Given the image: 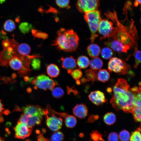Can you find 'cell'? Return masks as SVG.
I'll return each mask as SVG.
<instances>
[{"label": "cell", "instance_id": "1", "mask_svg": "<svg viewBox=\"0 0 141 141\" xmlns=\"http://www.w3.org/2000/svg\"><path fill=\"white\" fill-rule=\"evenodd\" d=\"M113 92L110 103L113 108L126 113H132L134 107L135 93L126 80L119 78L114 86Z\"/></svg>", "mask_w": 141, "mask_h": 141}, {"label": "cell", "instance_id": "2", "mask_svg": "<svg viewBox=\"0 0 141 141\" xmlns=\"http://www.w3.org/2000/svg\"><path fill=\"white\" fill-rule=\"evenodd\" d=\"M105 15L112 20L116 25L114 27L112 37L113 39L130 47H137L138 37L134 21H129L127 26L123 25L119 20L114 10L113 12H108Z\"/></svg>", "mask_w": 141, "mask_h": 141}, {"label": "cell", "instance_id": "3", "mask_svg": "<svg viewBox=\"0 0 141 141\" xmlns=\"http://www.w3.org/2000/svg\"><path fill=\"white\" fill-rule=\"evenodd\" d=\"M57 36L52 44L58 49L67 52L75 51L79 44V38L77 33L72 29L61 28L58 31Z\"/></svg>", "mask_w": 141, "mask_h": 141}, {"label": "cell", "instance_id": "4", "mask_svg": "<svg viewBox=\"0 0 141 141\" xmlns=\"http://www.w3.org/2000/svg\"><path fill=\"white\" fill-rule=\"evenodd\" d=\"M84 18L87 23L91 32L90 39L93 43L98 35V31L99 23L101 19L100 11L97 9L85 13Z\"/></svg>", "mask_w": 141, "mask_h": 141}, {"label": "cell", "instance_id": "5", "mask_svg": "<svg viewBox=\"0 0 141 141\" xmlns=\"http://www.w3.org/2000/svg\"><path fill=\"white\" fill-rule=\"evenodd\" d=\"M107 68L109 72H114L120 75L128 74L131 70L129 65L122 60L116 57L110 58Z\"/></svg>", "mask_w": 141, "mask_h": 141}, {"label": "cell", "instance_id": "6", "mask_svg": "<svg viewBox=\"0 0 141 141\" xmlns=\"http://www.w3.org/2000/svg\"><path fill=\"white\" fill-rule=\"evenodd\" d=\"M31 79L32 84L34 85L35 87L45 90H51L56 84L53 80L44 74L39 75L34 79Z\"/></svg>", "mask_w": 141, "mask_h": 141}, {"label": "cell", "instance_id": "7", "mask_svg": "<svg viewBox=\"0 0 141 141\" xmlns=\"http://www.w3.org/2000/svg\"><path fill=\"white\" fill-rule=\"evenodd\" d=\"M114 27L113 23L107 19L101 20L99 24L98 31L102 36L100 40L112 37Z\"/></svg>", "mask_w": 141, "mask_h": 141}, {"label": "cell", "instance_id": "8", "mask_svg": "<svg viewBox=\"0 0 141 141\" xmlns=\"http://www.w3.org/2000/svg\"><path fill=\"white\" fill-rule=\"evenodd\" d=\"M99 4V0H78L76 6L80 12L85 13L97 9Z\"/></svg>", "mask_w": 141, "mask_h": 141}, {"label": "cell", "instance_id": "9", "mask_svg": "<svg viewBox=\"0 0 141 141\" xmlns=\"http://www.w3.org/2000/svg\"><path fill=\"white\" fill-rule=\"evenodd\" d=\"M43 116L40 115H25L22 114L17 122L24 123L28 127L32 128L36 125L40 124Z\"/></svg>", "mask_w": 141, "mask_h": 141}, {"label": "cell", "instance_id": "10", "mask_svg": "<svg viewBox=\"0 0 141 141\" xmlns=\"http://www.w3.org/2000/svg\"><path fill=\"white\" fill-rule=\"evenodd\" d=\"M14 129L16 138L24 139L31 135L32 128L28 127L24 123L17 122V124L14 127Z\"/></svg>", "mask_w": 141, "mask_h": 141}, {"label": "cell", "instance_id": "11", "mask_svg": "<svg viewBox=\"0 0 141 141\" xmlns=\"http://www.w3.org/2000/svg\"><path fill=\"white\" fill-rule=\"evenodd\" d=\"M20 111H23V114L25 115H40L43 116L48 114V113L47 109L43 108L38 105H27L20 108Z\"/></svg>", "mask_w": 141, "mask_h": 141}, {"label": "cell", "instance_id": "12", "mask_svg": "<svg viewBox=\"0 0 141 141\" xmlns=\"http://www.w3.org/2000/svg\"><path fill=\"white\" fill-rule=\"evenodd\" d=\"M46 116V123L50 129L55 131L61 128L63 123V120L61 118L57 117L52 113L51 116H49L47 114Z\"/></svg>", "mask_w": 141, "mask_h": 141}, {"label": "cell", "instance_id": "13", "mask_svg": "<svg viewBox=\"0 0 141 141\" xmlns=\"http://www.w3.org/2000/svg\"><path fill=\"white\" fill-rule=\"evenodd\" d=\"M10 67L13 69L19 71L20 74L23 75L30 70L24 67L22 61L18 57L15 56L9 61Z\"/></svg>", "mask_w": 141, "mask_h": 141}, {"label": "cell", "instance_id": "14", "mask_svg": "<svg viewBox=\"0 0 141 141\" xmlns=\"http://www.w3.org/2000/svg\"><path fill=\"white\" fill-rule=\"evenodd\" d=\"M104 44L118 52L126 53L130 48V47L124 44L119 41L114 39L105 42Z\"/></svg>", "mask_w": 141, "mask_h": 141}, {"label": "cell", "instance_id": "15", "mask_svg": "<svg viewBox=\"0 0 141 141\" xmlns=\"http://www.w3.org/2000/svg\"><path fill=\"white\" fill-rule=\"evenodd\" d=\"M90 100L97 105L102 104L106 101L104 93L99 91L91 92L89 95Z\"/></svg>", "mask_w": 141, "mask_h": 141}, {"label": "cell", "instance_id": "16", "mask_svg": "<svg viewBox=\"0 0 141 141\" xmlns=\"http://www.w3.org/2000/svg\"><path fill=\"white\" fill-rule=\"evenodd\" d=\"M61 66L67 71H71L75 68L77 63L75 59L72 56L67 57H62L61 58Z\"/></svg>", "mask_w": 141, "mask_h": 141}, {"label": "cell", "instance_id": "17", "mask_svg": "<svg viewBox=\"0 0 141 141\" xmlns=\"http://www.w3.org/2000/svg\"><path fill=\"white\" fill-rule=\"evenodd\" d=\"M72 110L74 115L79 119H84L87 115V108L86 106L83 104L76 105L73 109Z\"/></svg>", "mask_w": 141, "mask_h": 141}, {"label": "cell", "instance_id": "18", "mask_svg": "<svg viewBox=\"0 0 141 141\" xmlns=\"http://www.w3.org/2000/svg\"><path fill=\"white\" fill-rule=\"evenodd\" d=\"M87 51L89 56L93 58L98 56L101 52V49L97 44H92L87 46Z\"/></svg>", "mask_w": 141, "mask_h": 141}, {"label": "cell", "instance_id": "19", "mask_svg": "<svg viewBox=\"0 0 141 141\" xmlns=\"http://www.w3.org/2000/svg\"><path fill=\"white\" fill-rule=\"evenodd\" d=\"M16 50L18 53L21 55L23 56H28L31 52V48L27 44L22 43L17 46Z\"/></svg>", "mask_w": 141, "mask_h": 141}, {"label": "cell", "instance_id": "20", "mask_svg": "<svg viewBox=\"0 0 141 141\" xmlns=\"http://www.w3.org/2000/svg\"><path fill=\"white\" fill-rule=\"evenodd\" d=\"M48 74L51 78L57 77L59 74L60 70L58 67L54 64L49 65L46 68Z\"/></svg>", "mask_w": 141, "mask_h": 141}, {"label": "cell", "instance_id": "21", "mask_svg": "<svg viewBox=\"0 0 141 141\" xmlns=\"http://www.w3.org/2000/svg\"><path fill=\"white\" fill-rule=\"evenodd\" d=\"M89 65L92 69L97 70L100 69L102 68L103 63L100 58L96 57L93 58L90 61Z\"/></svg>", "mask_w": 141, "mask_h": 141}, {"label": "cell", "instance_id": "22", "mask_svg": "<svg viewBox=\"0 0 141 141\" xmlns=\"http://www.w3.org/2000/svg\"><path fill=\"white\" fill-rule=\"evenodd\" d=\"M110 77L109 72L104 69H99L97 73V79L103 83L107 81L109 79Z\"/></svg>", "mask_w": 141, "mask_h": 141}, {"label": "cell", "instance_id": "23", "mask_svg": "<svg viewBox=\"0 0 141 141\" xmlns=\"http://www.w3.org/2000/svg\"><path fill=\"white\" fill-rule=\"evenodd\" d=\"M90 61L88 58L85 56H79L77 61V64L80 68L85 69L89 65Z\"/></svg>", "mask_w": 141, "mask_h": 141}, {"label": "cell", "instance_id": "24", "mask_svg": "<svg viewBox=\"0 0 141 141\" xmlns=\"http://www.w3.org/2000/svg\"><path fill=\"white\" fill-rule=\"evenodd\" d=\"M116 119L115 114L111 112L107 113L103 117L104 122L109 125H112L116 121Z\"/></svg>", "mask_w": 141, "mask_h": 141}, {"label": "cell", "instance_id": "25", "mask_svg": "<svg viewBox=\"0 0 141 141\" xmlns=\"http://www.w3.org/2000/svg\"><path fill=\"white\" fill-rule=\"evenodd\" d=\"M65 119L64 122L67 127L72 128L76 125L77 123V120L74 116L68 114Z\"/></svg>", "mask_w": 141, "mask_h": 141}, {"label": "cell", "instance_id": "26", "mask_svg": "<svg viewBox=\"0 0 141 141\" xmlns=\"http://www.w3.org/2000/svg\"><path fill=\"white\" fill-rule=\"evenodd\" d=\"M85 73L87 80L91 81L92 83L97 80V73L96 70L90 69L86 70Z\"/></svg>", "mask_w": 141, "mask_h": 141}, {"label": "cell", "instance_id": "27", "mask_svg": "<svg viewBox=\"0 0 141 141\" xmlns=\"http://www.w3.org/2000/svg\"><path fill=\"white\" fill-rule=\"evenodd\" d=\"M101 55L104 59H108L112 57L113 52L112 49L108 47L103 48L101 51Z\"/></svg>", "mask_w": 141, "mask_h": 141}, {"label": "cell", "instance_id": "28", "mask_svg": "<svg viewBox=\"0 0 141 141\" xmlns=\"http://www.w3.org/2000/svg\"><path fill=\"white\" fill-rule=\"evenodd\" d=\"M19 28L22 33L25 34L28 33L32 29V26L31 24L24 22L20 24Z\"/></svg>", "mask_w": 141, "mask_h": 141}, {"label": "cell", "instance_id": "29", "mask_svg": "<svg viewBox=\"0 0 141 141\" xmlns=\"http://www.w3.org/2000/svg\"><path fill=\"white\" fill-rule=\"evenodd\" d=\"M3 28L5 31L10 32L15 29V24L13 20L8 19L7 20L4 24Z\"/></svg>", "mask_w": 141, "mask_h": 141}, {"label": "cell", "instance_id": "30", "mask_svg": "<svg viewBox=\"0 0 141 141\" xmlns=\"http://www.w3.org/2000/svg\"><path fill=\"white\" fill-rule=\"evenodd\" d=\"M52 94L54 97L56 98H61L64 95V91L60 87L57 86L53 88L51 90Z\"/></svg>", "mask_w": 141, "mask_h": 141}, {"label": "cell", "instance_id": "31", "mask_svg": "<svg viewBox=\"0 0 141 141\" xmlns=\"http://www.w3.org/2000/svg\"><path fill=\"white\" fill-rule=\"evenodd\" d=\"M141 128L140 127L133 132L130 137L129 141H141Z\"/></svg>", "mask_w": 141, "mask_h": 141}, {"label": "cell", "instance_id": "32", "mask_svg": "<svg viewBox=\"0 0 141 141\" xmlns=\"http://www.w3.org/2000/svg\"><path fill=\"white\" fill-rule=\"evenodd\" d=\"M91 139L93 141H105L103 139V136L99 132L94 130L90 133Z\"/></svg>", "mask_w": 141, "mask_h": 141}, {"label": "cell", "instance_id": "33", "mask_svg": "<svg viewBox=\"0 0 141 141\" xmlns=\"http://www.w3.org/2000/svg\"><path fill=\"white\" fill-rule=\"evenodd\" d=\"M134 56L135 63L134 67L137 68L141 62V51L138 49L137 47L134 48Z\"/></svg>", "mask_w": 141, "mask_h": 141}, {"label": "cell", "instance_id": "34", "mask_svg": "<svg viewBox=\"0 0 141 141\" xmlns=\"http://www.w3.org/2000/svg\"><path fill=\"white\" fill-rule=\"evenodd\" d=\"M68 73L70 74L73 78L77 81L79 80V79L81 77L83 74L81 71L79 69L68 71Z\"/></svg>", "mask_w": 141, "mask_h": 141}, {"label": "cell", "instance_id": "35", "mask_svg": "<svg viewBox=\"0 0 141 141\" xmlns=\"http://www.w3.org/2000/svg\"><path fill=\"white\" fill-rule=\"evenodd\" d=\"M141 107H134L132 112L135 121L137 122L141 121Z\"/></svg>", "mask_w": 141, "mask_h": 141}, {"label": "cell", "instance_id": "36", "mask_svg": "<svg viewBox=\"0 0 141 141\" xmlns=\"http://www.w3.org/2000/svg\"><path fill=\"white\" fill-rule=\"evenodd\" d=\"M119 136L121 141H129L130 135L128 131L125 130L120 132Z\"/></svg>", "mask_w": 141, "mask_h": 141}, {"label": "cell", "instance_id": "37", "mask_svg": "<svg viewBox=\"0 0 141 141\" xmlns=\"http://www.w3.org/2000/svg\"><path fill=\"white\" fill-rule=\"evenodd\" d=\"M64 139V135L61 132L58 131L54 132L52 135L51 141H62Z\"/></svg>", "mask_w": 141, "mask_h": 141}, {"label": "cell", "instance_id": "38", "mask_svg": "<svg viewBox=\"0 0 141 141\" xmlns=\"http://www.w3.org/2000/svg\"><path fill=\"white\" fill-rule=\"evenodd\" d=\"M33 35L35 37L43 39H47L48 36V34L44 32L33 30L32 31Z\"/></svg>", "mask_w": 141, "mask_h": 141}, {"label": "cell", "instance_id": "39", "mask_svg": "<svg viewBox=\"0 0 141 141\" xmlns=\"http://www.w3.org/2000/svg\"><path fill=\"white\" fill-rule=\"evenodd\" d=\"M31 65L33 69L36 70L39 69L41 67L40 60L37 57L33 58L31 61Z\"/></svg>", "mask_w": 141, "mask_h": 141}, {"label": "cell", "instance_id": "40", "mask_svg": "<svg viewBox=\"0 0 141 141\" xmlns=\"http://www.w3.org/2000/svg\"><path fill=\"white\" fill-rule=\"evenodd\" d=\"M69 0H56V3L59 7L62 8H65L69 6Z\"/></svg>", "mask_w": 141, "mask_h": 141}, {"label": "cell", "instance_id": "41", "mask_svg": "<svg viewBox=\"0 0 141 141\" xmlns=\"http://www.w3.org/2000/svg\"><path fill=\"white\" fill-rule=\"evenodd\" d=\"M119 140L118 135L115 132H111L108 137V141H119Z\"/></svg>", "mask_w": 141, "mask_h": 141}, {"label": "cell", "instance_id": "42", "mask_svg": "<svg viewBox=\"0 0 141 141\" xmlns=\"http://www.w3.org/2000/svg\"><path fill=\"white\" fill-rule=\"evenodd\" d=\"M4 109L3 105L2 102L1 100L0 99V124L3 122L4 121V118L2 115L3 113Z\"/></svg>", "mask_w": 141, "mask_h": 141}, {"label": "cell", "instance_id": "43", "mask_svg": "<svg viewBox=\"0 0 141 141\" xmlns=\"http://www.w3.org/2000/svg\"><path fill=\"white\" fill-rule=\"evenodd\" d=\"M141 4V0H135L134 2V5L135 7H137L139 4Z\"/></svg>", "mask_w": 141, "mask_h": 141}, {"label": "cell", "instance_id": "44", "mask_svg": "<svg viewBox=\"0 0 141 141\" xmlns=\"http://www.w3.org/2000/svg\"><path fill=\"white\" fill-rule=\"evenodd\" d=\"M27 91L28 93H30L32 91V89L30 88H28L27 89Z\"/></svg>", "mask_w": 141, "mask_h": 141}, {"label": "cell", "instance_id": "45", "mask_svg": "<svg viewBox=\"0 0 141 141\" xmlns=\"http://www.w3.org/2000/svg\"><path fill=\"white\" fill-rule=\"evenodd\" d=\"M107 90L108 92H111V89L110 88H108L107 89Z\"/></svg>", "mask_w": 141, "mask_h": 141}, {"label": "cell", "instance_id": "46", "mask_svg": "<svg viewBox=\"0 0 141 141\" xmlns=\"http://www.w3.org/2000/svg\"><path fill=\"white\" fill-rule=\"evenodd\" d=\"M6 0H0V3L2 4L5 2Z\"/></svg>", "mask_w": 141, "mask_h": 141}, {"label": "cell", "instance_id": "47", "mask_svg": "<svg viewBox=\"0 0 141 141\" xmlns=\"http://www.w3.org/2000/svg\"><path fill=\"white\" fill-rule=\"evenodd\" d=\"M29 79L28 78V77H26L25 78V81H27Z\"/></svg>", "mask_w": 141, "mask_h": 141}, {"label": "cell", "instance_id": "48", "mask_svg": "<svg viewBox=\"0 0 141 141\" xmlns=\"http://www.w3.org/2000/svg\"><path fill=\"white\" fill-rule=\"evenodd\" d=\"M0 141H5L0 136Z\"/></svg>", "mask_w": 141, "mask_h": 141}, {"label": "cell", "instance_id": "49", "mask_svg": "<svg viewBox=\"0 0 141 141\" xmlns=\"http://www.w3.org/2000/svg\"><path fill=\"white\" fill-rule=\"evenodd\" d=\"M25 141H30V140H27Z\"/></svg>", "mask_w": 141, "mask_h": 141}]
</instances>
